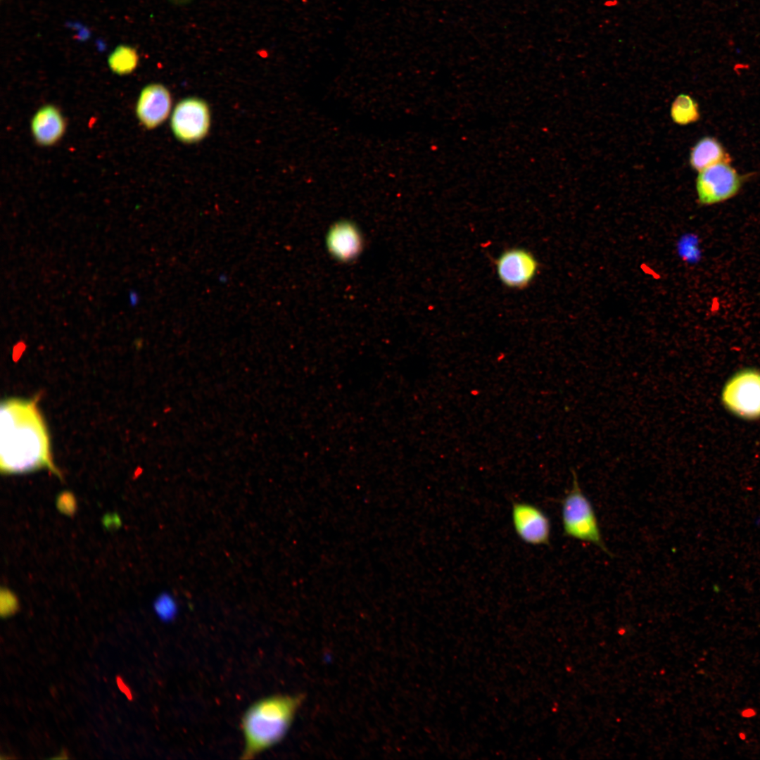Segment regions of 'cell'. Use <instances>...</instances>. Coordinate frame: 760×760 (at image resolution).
<instances>
[{"label": "cell", "mask_w": 760, "mask_h": 760, "mask_svg": "<svg viewBox=\"0 0 760 760\" xmlns=\"http://www.w3.org/2000/svg\"><path fill=\"white\" fill-rule=\"evenodd\" d=\"M210 125V112L207 103L196 97H188L175 106L170 118L175 137L184 143L203 139Z\"/></svg>", "instance_id": "cell-6"}, {"label": "cell", "mask_w": 760, "mask_h": 760, "mask_svg": "<svg viewBox=\"0 0 760 760\" xmlns=\"http://www.w3.org/2000/svg\"><path fill=\"white\" fill-rule=\"evenodd\" d=\"M721 399L726 408L738 417H760V372L749 369L736 373L724 386Z\"/></svg>", "instance_id": "cell-4"}, {"label": "cell", "mask_w": 760, "mask_h": 760, "mask_svg": "<svg viewBox=\"0 0 760 760\" xmlns=\"http://www.w3.org/2000/svg\"><path fill=\"white\" fill-rule=\"evenodd\" d=\"M671 115L673 120L678 125H688L696 122L699 118L697 103L689 95H678L673 101Z\"/></svg>", "instance_id": "cell-14"}, {"label": "cell", "mask_w": 760, "mask_h": 760, "mask_svg": "<svg viewBox=\"0 0 760 760\" xmlns=\"http://www.w3.org/2000/svg\"><path fill=\"white\" fill-rule=\"evenodd\" d=\"M327 246L331 254L341 261L354 259L360 252L362 239L358 229L350 222L334 224L327 235Z\"/></svg>", "instance_id": "cell-11"}, {"label": "cell", "mask_w": 760, "mask_h": 760, "mask_svg": "<svg viewBox=\"0 0 760 760\" xmlns=\"http://www.w3.org/2000/svg\"><path fill=\"white\" fill-rule=\"evenodd\" d=\"M138 63L139 55L137 50L127 45L118 46L108 58L110 69L119 75L131 73L135 70Z\"/></svg>", "instance_id": "cell-13"}, {"label": "cell", "mask_w": 760, "mask_h": 760, "mask_svg": "<svg viewBox=\"0 0 760 760\" xmlns=\"http://www.w3.org/2000/svg\"><path fill=\"white\" fill-rule=\"evenodd\" d=\"M571 474V487L561 502L564 535L593 544L609 555L592 502L583 492L575 470Z\"/></svg>", "instance_id": "cell-3"}, {"label": "cell", "mask_w": 760, "mask_h": 760, "mask_svg": "<svg viewBox=\"0 0 760 760\" xmlns=\"http://www.w3.org/2000/svg\"><path fill=\"white\" fill-rule=\"evenodd\" d=\"M619 3L618 0H607L603 3V5L605 7H613L617 6Z\"/></svg>", "instance_id": "cell-17"}, {"label": "cell", "mask_w": 760, "mask_h": 760, "mask_svg": "<svg viewBox=\"0 0 760 760\" xmlns=\"http://www.w3.org/2000/svg\"><path fill=\"white\" fill-rule=\"evenodd\" d=\"M512 521L516 534L524 543L536 546L549 545L551 522L538 506L526 502H514Z\"/></svg>", "instance_id": "cell-7"}, {"label": "cell", "mask_w": 760, "mask_h": 760, "mask_svg": "<svg viewBox=\"0 0 760 760\" xmlns=\"http://www.w3.org/2000/svg\"><path fill=\"white\" fill-rule=\"evenodd\" d=\"M172 107V96L166 87L153 83L141 91L135 106L136 116L146 129H154L168 118Z\"/></svg>", "instance_id": "cell-9"}, {"label": "cell", "mask_w": 760, "mask_h": 760, "mask_svg": "<svg viewBox=\"0 0 760 760\" xmlns=\"http://www.w3.org/2000/svg\"><path fill=\"white\" fill-rule=\"evenodd\" d=\"M742 186V178L728 161H723L699 172L696 189L699 203L711 205L735 196Z\"/></svg>", "instance_id": "cell-5"}, {"label": "cell", "mask_w": 760, "mask_h": 760, "mask_svg": "<svg viewBox=\"0 0 760 760\" xmlns=\"http://www.w3.org/2000/svg\"><path fill=\"white\" fill-rule=\"evenodd\" d=\"M689 161L691 167L699 172L718 163L729 162L730 158L722 144L716 139L704 137L700 139L692 148Z\"/></svg>", "instance_id": "cell-12"}, {"label": "cell", "mask_w": 760, "mask_h": 760, "mask_svg": "<svg viewBox=\"0 0 760 760\" xmlns=\"http://www.w3.org/2000/svg\"><path fill=\"white\" fill-rule=\"evenodd\" d=\"M0 411L1 472L25 474L46 469L61 477L53 464L49 433L37 400L6 399Z\"/></svg>", "instance_id": "cell-1"}, {"label": "cell", "mask_w": 760, "mask_h": 760, "mask_svg": "<svg viewBox=\"0 0 760 760\" xmlns=\"http://www.w3.org/2000/svg\"><path fill=\"white\" fill-rule=\"evenodd\" d=\"M300 704L299 696L273 695L260 699L244 712L241 728V758L253 759L279 743L286 735Z\"/></svg>", "instance_id": "cell-2"}, {"label": "cell", "mask_w": 760, "mask_h": 760, "mask_svg": "<svg viewBox=\"0 0 760 760\" xmlns=\"http://www.w3.org/2000/svg\"><path fill=\"white\" fill-rule=\"evenodd\" d=\"M1 612V614L7 616L14 612L17 607V603L15 597L8 595L6 593V597H2Z\"/></svg>", "instance_id": "cell-16"}, {"label": "cell", "mask_w": 760, "mask_h": 760, "mask_svg": "<svg viewBox=\"0 0 760 760\" xmlns=\"http://www.w3.org/2000/svg\"><path fill=\"white\" fill-rule=\"evenodd\" d=\"M496 272L507 287L522 289L527 287L537 274L538 263L534 255L521 248H509L495 260Z\"/></svg>", "instance_id": "cell-8"}, {"label": "cell", "mask_w": 760, "mask_h": 760, "mask_svg": "<svg viewBox=\"0 0 760 760\" xmlns=\"http://www.w3.org/2000/svg\"><path fill=\"white\" fill-rule=\"evenodd\" d=\"M154 610L162 620L169 621L177 613V602L174 596L168 593L159 595L154 602Z\"/></svg>", "instance_id": "cell-15"}, {"label": "cell", "mask_w": 760, "mask_h": 760, "mask_svg": "<svg viewBox=\"0 0 760 760\" xmlns=\"http://www.w3.org/2000/svg\"><path fill=\"white\" fill-rule=\"evenodd\" d=\"M66 128L65 118L55 106L48 104L39 108L30 122L32 137L39 146H50L63 136Z\"/></svg>", "instance_id": "cell-10"}]
</instances>
